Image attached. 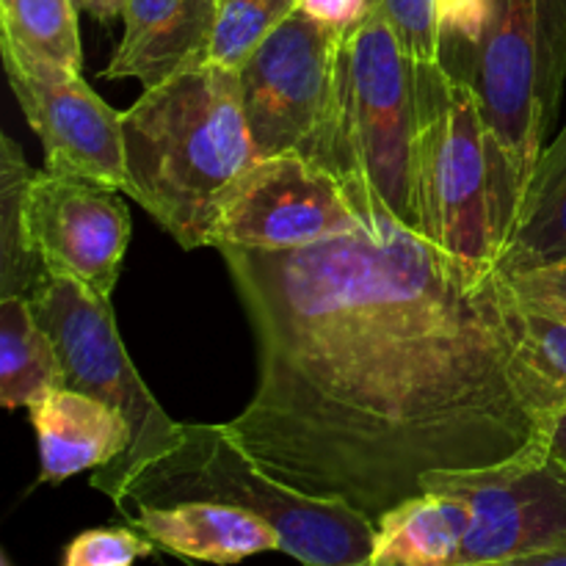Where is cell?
Here are the masks:
<instances>
[{
  "instance_id": "6da1fadb",
  "label": "cell",
  "mask_w": 566,
  "mask_h": 566,
  "mask_svg": "<svg viewBox=\"0 0 566 566\" xmlns=\"http://www.w3.org/2000/svg\"><path fill=\"white\" fill-rule=\"evenodd\" d=\"M258 335L230 431L274 479L376 520L431 473L547 446L562 396L497 269L396 221L298 249L219 247Z\"/></svg>"
},
{
  "instance_id": "7a4b0ae2",
  "label": "cell",
  "mask_w": 566,
  "mask_h": 566,
  "mask_svg": "<svg viewBox=\"0 0 566 566\" xmlns=\"http://www.w3.org/2000/svg\"><path fill=\"white\" fill-rule=\"evenodd\" d=\"M125 191L182 249L213 247L227 193L258 164L238 70L180 72L122 111Z\"/></svg>"
},
{
  "instance_id": "3957f363",
  "label": "cell",
  "mask_w": 566,
  "mask_h": 566,
  "mask_svg": "<svg viewBox=\"0 0 566 566\" xmlns=\"http://www.w3.org/2000/svg\"><path fill=\"white\" fill-rule=\"evenodd\" d=\"M418 83L415 61L370 11L343 31L329 125L313 164L324 166L365 230L396 221L420 232L415 193Z\"/></svg>"
},
{
  "instance_id": "277c9868",
  "label": "cell",
  "mask_w": 566,
  "mask_h": 566,
  "mask_svg": "<svg viewBox=\"0 0 566 566\" xmlns=\"http://www.w3.org/2000/svg\"><path fill=\"white\" fill-rule=\"evenodd\" d=\"M188 501L227 503L265 520L280 534L282 553L302 566H370L374 556V520L282 484L238 446L227 423H182L175 451L127 481L114 506L125 514Z\"/></svg>"
},
{
  "instance_id": "5b68a950",
  "label": "cell",
  "mask_w": 566,
  "mask_h": 566,
  "mask_svg": "<svg viewBox=\"0 0 566 566\" xmlns=\"http://www.w3.org/2000/svg\"><path fill=\"white\" fill-rule=\"evenodd\" d=\"M420 235L462 263L495 269L512 219L506 175L468 77L415 64Z\"/></svg>"
},
{
  "instance_id": "8992f818",
  "label": "cell",
  "mask_w": 566,
  "mask_h": 566,
  "mask_svg": "<svg viewBox=\"0 0 566 566\" xmlns=\"http://www.w3.org/2000/svg\"><path fill=\"white\" fill-rule=\"evenodd\" d=\"M28 304L59 352L66 390L108 403L130 423V448L92 473L94 490L108 495L114 503L127 481L136 479L147 464L175 451L182 423L164 412L138 376L116 329L111 302L92 296L70 276L44 271L28 293Z\"/></svg>"
},
{
  "instance_id": "52a82bcc",
  "label": "cell",
  "mask_w": 566,
  "mask_h": 566,
  "mask_svg": "<svg viewBox=\"0 0 566 566\" xmlns=\"http://www.w3.org/2000/svg\"><path fill=\"white\" fill-rule=\"evenodd\" d=\"M547 6V0H492L468 77L506 175L512 219L545 153L553 86H558Z\"/></svg>"
},
{
  "instance_id": "ba28073f",
  "label": "cell",
  "mask_w": 566,
  "mask_h": 566,
  "mask_svg": "<svg viewBox=\"0 0 566 566\" xmlns=\"http://www.w3.org/2000/svg\"><path fill=\"white\" fill-rule=\"evenodd\" d=\"M340 42V28L298 9L238 70L258 158H315L329 125Z\"/></svg>"
},
{
  "instance_id": "9c48e42d",
  "label": "cell",
  "mask_w": 566,
  "mask_h": 566,
  "mask_svg": "<svg viewBox=\"0 0 566 566\" xmlns=\"http://www.w3.org/2000/svg\"><path fill=\"white\" fill-rule=\"evenodd\" d=\"M446 490L464 506L462 566L503 564L566 547V464L547 446L503 464L431 473L423 490Z\"/></svg>"
},
{
  "instance_id": "30bf717a",
  "label": "cell",
  "mask_w": 566,
  "mask_h": 566,
  "mask_svg": "<svg viewBox=\"0 0 566 566\" xmlns=\"http://www.w3.org/2000/svg\"><path fill=\"white\" fill-rule=\"evenodd\" d=\"M122 191L44 166L22 191V238L48 274L70 276L111 302L130 243Z\"/></svg>"
},
{
  "instance_id": "8fae6325",
  "label": "cell",
  "mask_w": 566,
  "mask_h": 566,
  "mask_svg": "<svg viewBox=\"0 0 566 566\" xmlns=\"http://www.w3.org/2000/svg\"><path fill=\"white\" fill-rule=\"evenodd\" d=\"M363 227L340 182L298 153L260 158L232 186L213 247L298 249Z\"/></svg>"
},
{
  "instance_id": "7c38bea8",
  "label": "cell",
  "mask_w": 566,
  "mask_h": 566,
  "mask_svg": "<svg viewBox=\"0 0 566 566\" xmlns=\"http://www.w3.org/2000/svg\"><path fill=\"white\" fill-rule=\"evenodd\" d=\"M11 92L42 142L48 169L125 191L122 114L97 97L81 72L42 64L0 42Z\"/></svg>"
},
{
  "instance_id": "4fadbf2b",
  "label": "cell",
  "mask_w": 566,
  "mask_h": 566,
  "mask_svg": "<svg viewBox=\"0 0 566 566\" xmlns=\"http://www.w3.org/2000/svg\"><path fill=\"white\" fill-rule=\"evenodd\" d=\"M125 33L103 77L153 88L210 61L216 0H127Z\"/></svg>"
},
{
  "instance_id": "5bb4252c",
  "label": "cell",
  "mask_w": 566,
  "mask_h": 566,
  "mask_svg": "<svg viewBox=\"0 0 566 566\" xmlns=\"http://www.w3.org/2000/svg\"><path fill=\"white\" fill-rule=\"evenodd\" d=\"M122 517L158 545V551L205 564H241L258 553L282 551L280 534L265 520L238 506L210 501L136 506Z\"/></svg>"
},
{
  "instance_id": "9a60e30c",
  "label": "cell",
  "mask_w": 566,
  "mask_h": 566,
  "mask_svg": "<svg viewBox=\"0 0 566 566\" xmlns=\"http://www.w3.org/2000/svg\"><path fill=\"white\" fill-rule=\"evenodd\" d=\"M42 481L59 484L86 470H99L130 448L133 429L114 407L83 392H50L31 407Z\"/></svg>"
},
{
  "instance_id": "2e32d148",
  "label": "cell",
  "mask_w": 566,
  "mask_h": 566,
  "mask_svg": "<svg viewBox=\"0 0 566 566\" xmlns=\"http://www.w3.org/2000/svg\"><path fill=\"white\" fill-rule=\"evenodd\" d=\"M566 260V125L545 147L514 213L495 269L525 274Z\"/></svg>"
},
{
  "instance_id": "e0dca14e",
  "label": "cell",
  "mask_w": 566,
  "mask_h": 566,
  "mask_svg": "<svg viewBox=\"0 0 566 566\" xmlns=\"http://www.w3.org/2000/svg\"><path fill=\"white\" fill-rule=\"evenodd\" d=\"M464 534L459 497L431 486L376 520L370 566H462Z\"/></svg>"
},
{
  "instance_id": "ac0fdd59",
  "label": "cell",
  "mask_w": 566,
  "mask_h": 566,
  "mask_svg": "<svg viewBox=\"0 0 566 566\" xmlns=\"http://www.w3.org/2000/svg\"><path fill=\"white\" fill-rule=\"evenodd\" d=\"M64 387L61 359L39 326L28 296L0 298V401L6 409L28 407Z\"/></svg>"
},
{
  "instance_id": "d6986e66",
  "label": "cell",
  "mask_w": 566,
  "mask_h": 566,
  "mask_svg": "<svg viewBox=\"0 0 566 566\" xmlns=\"http://www.w3.org/2000/svg\"><path fill=\"white\" fill-rule=\"evenodd\" d=\"M0 42L42 64L83 70L77 9L72 0H0Z\"/></svg>"
},
{
  "instance_id": "ffe728a7",
  "label": "cell",
  "mask_w": 566,
  "mask_h": 566,
  "mask_svg": "<svg viewBox=\"0 0 566 566\" xmlns=\"http://www.w3.org/2000/svg\"><path fill=\"white\" fill-rule=\"evenodd\" d=\"M0 158V298L28 296L44 274L22 238V191L33 169L11 138H3Z\"/></svg>"
},
{
  "instance_id": "44dd1931",
  "label": "cell",
  "mask_w": 566,
  "mask_h": 566,
  "mask_svg": "<svg viewBox=\"0 0 566 566\" xmlns=\"http://www.w3.org/2000/svg\"><path fill=\"white\" fill-rule=\"evenodd\" d=\"M302 0H216L210 64L241 70Z\"/></svg>"
},
{
  "instance_id": "7402d4cb",
  "label": "cell",
  "mask_w": 566,
  "mask_h": 566,
  "mask_svg": "<svg viewBox=\"0 0 566 566\" xmlns=\"http://www.w3.org/2000/svg\"><path fill=\"white\" fill-rule=\"evenodd\" d=\"M370 11L390 25L415 64H440L446 44L440 0H370Z\"/></svg>"
},
{
  "instance_id": "603a6c76",
  "label": "cell",
  "mask_w": 566,
  "mask_h": 566,
  "mask_svg": "<svg viewBox=\"0 0 566 566\" xmlns=\"http://www.w3.org/2000/svg\"><path fill=\"white\" fill-rule=\"evenodd\" d=\"M158 551L136 528H92L66 545L61 566H133Z\"/></svg>"
},
{
  "instance_id": "cb8c5ba5",
  "label": "cell",
  "mask_w": 566,
  "mask_h": 566,
  "mask_svg": "<svg viewBox=\"0 0 566 566\" xmlns=\"http://www.w3.org/2000/svg\"><path fill=\"white\" fill-rule=\"evenodd\" d=\"M520 310H523L531 354L566 407V313L528 302H520Z\"/></svg>"
},
{
  "instance_id": "d4e9b609",
  "label": "cell",
  "mask_w": 566,
  "mask_h": 566,
  "mask_svg": "<svg viewBox=\"0 0 566 566\" xmlns=\"http://www.w3.org/2000/svg\"><path fill=\"white\" fill-rule=\"evenodd\" d=\"M506 282L520 302L564 310L566 313V260H562V263L556 265H547V269L512 274L506 276Z\"/></svg>"
},
{
  "instance_id": "484cf974",
  "label": "cell",
  "mask_w": 566,
  "mask_h": 566,
  "mask_svg": "<svg viewBox=\"0 0 566 566\" xmlns=\"http://www.w3.org/2000/svg\"><path fill=\"white\" fill-rule=\"evenodd\" d=\"M492 0H440L442 39L475 44L490 20Z\"/></svg>"
},
{
  "instance_id": "4316f807",
  "label": "cell",
  "mask_w": 566,
  "mask_h": 566,
  "mask_svg": "<svg viewBox=\"0 0 566 566\" xmlns=\"http://www.w3.org/2000/svg\"><path fill=\"white\" fill-rule=\"evenodd\" d=\"M298 9L332 28L348 31L370 14V0H302Z\"/></svg>"
},
{
  "instance_id": "83f0119b",
  "label": "cell",
  "mask_w": 566,
  "mask_h": 566,
  "mask_svg": "<svg viewBox=\"0 0 566 566\" xmlns=\"http://www.w3.org/2000/svg\"><path fill=\"white\" fill-rule=\"evenodd\" d=\"M77 11H86L99 22H114L125 14L127 0H72Z\"/></svg>"
},
{
  "instance_id": "f1b7e54d",
  "label": "cell",
  "mask_w": 566,
  "mask_h": 566,
  "mask_svg": "<svg viewBox=\"0 0 566 566\" xmlns=\"http://www.w3.org/2000/svg\"><path fill=\"white\" fill-rule=\"evenodd\" d=\"M547 451L553 459L566 464V407L558 409L556 418H553L551 431H547Z\"/></svg>"
},
{
  "instance_id": "f546056e",
  "label": "cell",
  "mask_w": 566,
  "mask_h": 566,
  "mask_svg": "<svg viewBox=\"0 0 566 566\" xmlns=\"http://www.w3.org/2000/svg\"><path fill=\"white\" fill-rule=\"evenodd\" d=\"M506 566H566V547L547 553H534V556L514 558V562H503Z\"/></svg>"
},
{
  "instance_id": "4dcf8cb0",
  "label": "cell",
  "mask_w": 566,
  "mask_h": 566,
  "mask_svg": "<svg viewBox=\"0 0 566 566\" xmlns=\"http://www.w3.org/2000/svg\"><path fill=\"white\" fill-rule=\"evenodd\" d=\"M473 566H506V564H473Z\"/></svg>"
}]
</instances>
